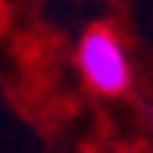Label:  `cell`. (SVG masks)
I'll return each mask as SVG.
<instances>
[{
  "mask_svg": "<svg viewBox=\"0 0 153 153\" xmlns=\"http://www.w3.org/2000/svg\"><path fill=\"white\" fill-rule=\"evenodd\" d=\"M76 65H80L84 80L103 96H123L130 88V76H134L130 57H126V50L111 27H88L84 31L80 46H76Z\"/></svg>",
  "mask_w": 153,
  "mask_h": 153,
  "instance_id": "1",
  "label": "cell"
}]
</instances>
